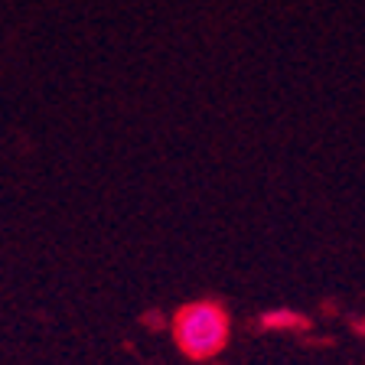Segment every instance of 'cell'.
<instances>
[{
	"label": "cell",
	"mask_w": 365,
	"mask_h": 365,
	"mask_svg": "<svg viewBox=\"0 0 365 365\" xmlns=\"http://www.w3.org/2000/svg\"><path fill=\"white\" fill-rule=\"evenodd\" d=\"M232 336V319H228L225 307L215 300H192L182 304L173 317V339L180 346L182 356L205 362L215 359L228 346Z\"/></svg>",
	"instance_id": "1"
},
{
	"label": "cell",
	"mask_w": 365,
	"mask_h": 365,
	"mask_svg": "<svg viewBox=\"0 0 365 365\" xmlns=\"http://www.w3.org/2000/svg\"><path fill=\"white\" fill-rule=\"evenodd\" d=\"M267 329H290V327H304V319L297 317V313L290 310H277V313H267L264 319H261Z\"/></svg>",
	"instance_id": "2"
}]
</instances>
